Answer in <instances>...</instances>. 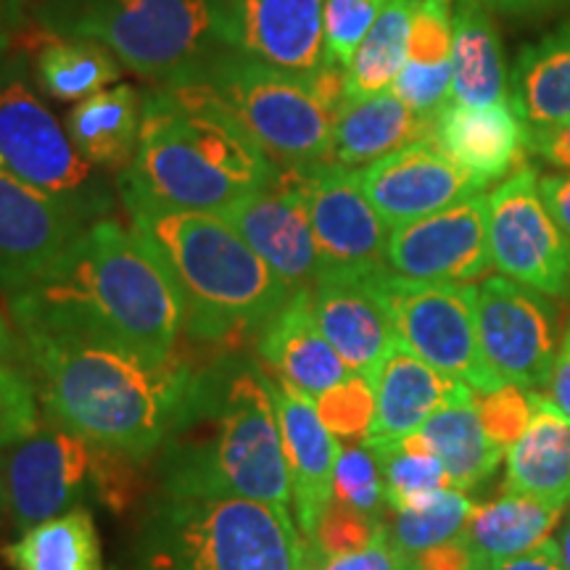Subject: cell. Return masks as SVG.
Instances as JSON below:
<instances>
[{"mask_svg": "<svg viewBox=\"0 0 570 570\" xmlns=\"http://www.w3.org/2000/svg\"><path fill=\"white\" fill-rule=\"evenodd\" d=\"M489 196L473 194L389 233L386 265L391 273L428 283H481L489 277L487 233Z\"/></svg>", "mask_w": 570, "mask_h": 570, "instance_id": "cell-16", "label": "cell"}, {"mask_svg": "<svg viewBox=\"0 0 570 570\" xmlns=\"http://www.w3.org/2000/svg\"><path fill=\"white\" fill-rule=\"evenodd\" d=\"M381 294L399 346L452 381L465 383L475 394H491L504 386L479 341L475 283L410 281L386 269L381 275Z\"/></svg>", "mask_w": 570, "mask_h": 570, "instance_id": "cell-9", "label": "cell"}, {"mask_svg": "<svg viewBox=\"0 0 570 570\" xmlns=\"http://www.w3.org/2000/svg\"><path fill=\"white\" fill-rule=\"evenodd\" d=\"M415 0H386L346 71V98H365L394 88L407 59Z\"/></svg>", "mask_w": 570, "mask_h": 570, "instance_id": "cell-35", "label": "cell"}, {"mask_svg": "<svg viewBox=\"0 0 570 570\" xmlns=\"http://www.w3.org/2000/svg\"><path fill=\"white\" fill-rule=\"evenodd\" d=\"M475 404H479L483 431L502 449H510L515 444L533 417L531 391L510 386V383L491 391V394H479L475 396Z\"/></svg>", "mask_w": 570, "mask_h": 570, "instance_id": "cell-43", "label": "cell"}, {"mask_svg": "<svg viewBox=\"0 0 570 570\" xmlns=\"http://www.w3.org/2000/svg\"><path fill=\"white\" fill-rule=\"evenodd\" d=\"M19 333L96 338L151 360H173L185 331L180 291L135 230L98 219L61 259L9 296Z\"/></svg>", "mask_w": 570, "mask_h": 570, "instance_id": "cell-1", "label": "cell"}, {"mask_svg": "<svg viewBox=\"0 0 570 570\" xmlns=\"http://www.w3.org/2000/svg\"><path fill=\"white\" fill-rule=\"evenodd\" d=\"M40 425V396L32 373L17 356L0 354V449L27 439Z\"/></svg>", "mask_w": 570, "mask_h": 570, "instance_id": "cell-39", "label": "cell"}, {"mask_svg": "<svg viewBox=\"0 0 570 570\" xmlns=\"http://www.w3.org/2000/svg\"><path fill=\"white\" fill-rule=\"evenodd\" d=\"M452 13L454 0H415L407 59L391 88L428 119H436L452 90Z\"/></svg>", "mask_w": 570, "mask_h": 570, "instance_id": "cell-28", "label": "cell"}, {"mask_svg": "<svg viewBox=\"0 0 570 570\" xmlns=\"http://www.w3.org/2000/svg\"><path fill=\"white\" fill-rule=\"evenodd\" d=\"M475 570H568L566 562L560 558L558 541L547 539L539 547H533L531 552L518 554L510 560H497V562H475Z\"/></svg>", "mask_w": 570, "mask_h": 570, "instance_id": "cell-48", "label": "cell"}, {"mask_svg": "<svg viewBox=\"0 0 570 570\" xmlns=\"http://www.w3.org/2000/svg\"><path fill=\"white\" fill-rule=\"evenodd\" d=\"M6 560L13 570H104L101 539L82 508L21 531L6 547Z\"/></svg>", "mask_w": 570, "mask_h": 570, "instance_id": "cell-33", "label": "cell"}, {"mask_svg": "<svg viewBox=\"0 0 570 570\" xmlns=\"http://www.w3.org/2000/svg\"><path fill=\"white\" fill-rule=\"evenodd\" d=\"M386 269L320 273L309 291L312 312L323 336L346 367L370 383H375L381 367L399 346L386 298L381 294V275Z\"/></svg>", "mask_w": 570, "mask_h": 570, "instance_id": "cell-19", "label": "cell"}, {"mask_svg": "<svg viewBox=\"0 0 570 570\" xmlns=\"http://www.w3.org/2000/svg\"><path fill=\"white\" fill-rule=\"evenodd\" d=\"M544 396L550 399L552 407H558L570 420V331L562 341L558 360H554L550 383H547Z\"/></svg>", "mask_w": 570, "mask_h": 570, "instance_id": "cell-50", "label": "cell"}, {"mask_svg": "<svg viewBox=\"0 0 570 570\" xmlns=\"http://www.w3.org/2000/svg\"><path fill=\"white\" fill-rule=\"evenodd\" d=\"M410 566L417 570H475V560L465 539H452L446 544L431 547V550L407 558Z\"/></svg>", "mask_w": 570, "mask_h": 570, "instance_id": "cell-47", "label": "cell"}, {"mask_svg": "<svg viewBox=\"0 0 570 570\" xmlns=\"http://www.w3.org/2000/svg\"><path fill=\"white\" fill-rule=\"evenodd\" d=\"M373 389L375 417L367 436L362 439L370 446L415 436L433 412L473 391L465 383L439 373L436 367L425 365L423 360H417L402 346L391 352L386 365L375 377Z\"/></svg>", "mask_w": 570, "mask_h": 570, "instance_id": "cell-24", "label": "cell"}, {"mask_svg": "<svg viewBox=\"0 0 570 570\" xmlns=\"http://www.w3.org/2000/svg\"><path fill=\"white\" fill-rule=\"evenodd\" d=\"M225 51L294 75L331 67L323 38L325 0H209Z\"/></svg>", "mask_w": 570, "mask_h": 570, "instance_id": "cell-15", "label": "cell"}, {"mask_svg": "<svg viewBox=\"0 0 570 570\" xmlns=\"http://www.w3.org/2000/svg\"><path fill=\"white\" fill-rule=\"evenodd\" d=\"M475 325L483 356L502 383L547 389L558 348L552 312L539 291L504 275L483 277L475 283Z\"/></svg>", "mask_w": 570, "mask_h": 570, "instance_id": "cell-12", "label": "cell"}, {"mask_svg": "<svg viewBox=\"0 0 570 570\" xmlns=\"http://www.w3.org/2000/svg\"><path fill=\"white\" fill-rule=\"evenodd\" d=\"M32 17L40 32L98 42L161 85L188 80L225 51L209 0H38Z\"/></svg>", "mask_w": 570, "mask_h": 570, "instance_id": "cell-8", "label": "cell"}, {"mask_svg": "<svg viewBox=\"0 0 570 570\" xmlns=\"http://www.w3.org/2000/svg\"><path fill=\"white\" fill-rule=\"evenodd\" d=\"M309 291L291 294L283 309L262 327L259 356L275 370L277 381L317 402L325 391L352 375V370L320 331Z\"/></svg>", "mask_w": 570, "mask_h": 570, "instance_id": "cell-23", "label": "cell"}, {"mask_svg": "<svg viewBox=\"0 0 570 570\" xmlns=\"http://www.w3.org/2000/svg\"><path fill=\"white\" fill-rule=\"evenodd\" d=\"M309 547L273 504L161 494L135 539V570H304Z\"/></svg>", "mask_w": 570, "mask_h": 570, "instance_id": "cell-6", "label": "cell"}, {"mask_svg": "<svg viewBox=\"0 0 570 570\" xmlns=\"http://www.w3.org/2000/svg\"><path fill=\"white\" fill-rule=\"evenodd\" d=\"M161 494L240 497L291 512L273 381L259 370L198 375L194 404L164 444Z\"/></svg>", "mask_w": 570, "mask_h": 570, "instance_id": "cell-4", "label": "cell"}, {"mask_svg": "<svg viewBox=\"0 0 570 570\" xmlns=\"http://www.w3.org/2000/svg\"><path fill=\"white\" fill-rule=\"evenodd\" d=\"M475 391H468L433 412L420 428V436L431 446L449 475V487L470 491L483 483L502 462L504 449L483 431Z\"/></svg>", "mask_w": 570, "mask_h": 570, "instance_id": "cell-32", "label": "cell"}, {"mask_svg": "<svg viewBox=\"0 0 570 570\" xmlns=\"http://www.w3.org/2000/svg\"><path fill=\"white\" fill-rule=\"evenodd\" d=\"M510 104L529 130L570 119V19L518 53Z\"/></svg>", "mask_w": 570, "mask_h": 570, "instance_id": "cell-29", "label": "cell"}, {"mask_svg": "<svg viewBox=\"0 0 570 570\" xmlns=\"http://www.w3.org/2000/svg\"><path fill=\"white\" fill-rule=\"evenodd\" d=\"M356 175L367 202L389 230L436 214L487 188L479 177L449 159L431 138L410 142L356 169Z\"/></svg>", "mask_w": 570, "mask_h": 570, "instance_id": "cell-18", "label": "cell"}, {"mask_svg": "<svg viewBox=\"0 0 570 570\" xmlns=\"http://www.w3.org/2000/svg\"><path fill=\"white\" fill-rule=\"evenodd\" d=\"M35 69L40 88L61 104H80L122 77V63L109 48L56 35H46V42L35 56Z\"/></svg>", "mask_w": 570, "mask_h": 570, "instance_id": "cell-34", "label": "cell"}, {"mask_svg": "<svg viewBox=\"0 0 570 570\" xmlns=\"http://www.w3.org/2000/svg\"><path fill=\"white\" fill-rule=\"evenodd\" d=\"M489 9L502 13H529V11H544L554 9V6L568 3V0H483Z\"/></svg>", "mask_w": 570, "mask_h": 570, "instance_id": "cell-52", "label": "cell"}, {"mask_svg": "<svg viewBox=\"0 0 570 570\" xmlns=\"http://www.w3.org/2000/svg\"><path fill=\"white\" fill-rule=\"evenodd\" d=\"M402 570H417V568H415V566H410V560L404 558V566H402Z\"/></svg>", "mask_w": 570, "mask_h": 570, "instance_id": "cell-56", "label": "cell"}, {"mask_svg": "<svg viewBox=\"0 0 570 570\" xmlns=\"http://www.w3.org/2000/svg\"><path fill=\"white\" fill-rule=\"evenodd\" d=\"M404 558L391 547L389 531H383L365 550L341 554V558H320L309 550L304 570H402Z\"/></svg>", "mask_w": 570, "mask_h": 570, "instance_id": "cell-45", "label": "cell"}, {"mask_svg": "<svg viewBox=\"0 0 570 570\" xmlns=\"http://www.w3.org/2000/svg\"><path fill=\"white\" fill-rule=\"evenodd\" d=\"M6 510L21 531L75 510L92 481V444L61 425H38L0 449Z\"/></svg>", "mask_w": 570, "mask_h": 570, "instance_id": "cell-13", "label": "cell"}, {"mask_svg": "<svg viewBox=\"0 0 570 570\" xmlns=\"http://www.w3.org/2000/svg\"><path fill=\"white\" fill-rule=\"evenodd\" d=\"M381 462L383 491H386V508L402 510L420 502L423 497L436 494L449 487V475L425 439L415 433L391 444H365Z\"/></svg>", "mask_w": 570, "mask_h": 570, "instance_id": "cell-37", "label": "cell"}, {"mask_svg": "<svg viewBox=\"0 0 570 570\" xmlns=\"http://www.w3.org/2000/svg\"><path fill=\"white\" fill-rule=\"evenodd\" d=\"M273 394L277 420H281L296 525L309 547L320 518L333 502V473H336L341 444L320 420L312 399L298 394L283 381H273Z\"/></svg>", "mask_w": 570, "mask_h": 570, "instance_id": "cell-21", "label": "cell"}, {"mask_svg": "<svg viewBox=\"0 0 570 570\" xmlns=\"http://www.w3.org/2000/svg\"><path fill=\"white\" fill-rule=\"evenodd\" d=\"M132 230L173 277L185 306V333L223 341L265 327L291 291L223 214L180 212L122 198Z\"/></svg>", "mask_w": 570, "mask_h": 570, "instance_id": "cell-5", "label": "cell"}, {"mask_svg": "<svg viewBox=\"0 0 570 570\" xmlns=\"http://www.w3.org/2000/svg\"><path fill=\"white\" fill-rule=\"evenodd\" d=\"M130 454L92 444V483L106 508L122 512L138 497V475H135Z\"/></svg>", "mask_w": 570, "mask_h": 570, "instance_id": "cell-44", "label": "cell"}, {"mask_svg": "<svg viewBox=\"0 0 570 570\" xmlns=\"http://www.w3.org/2000/svg\"><path fill=\"white\" fill-rule=\"evenodd\" d=\"M277 177L281 169L209 85L167 82L142 98L140 142L119 177V196L164 209L223 214Z\"/></svg>", "mask_w": 570, "mask_h": 570, "instance_id": "cell-3", "label": "cell"}, {"mask_svg": "<svg viewBox=\"0 0 570 570\" xmlns=\"http://www.w3.org/2000/svg\"><path fill=\"white\" fill-rule=\"evenodd\" d=\"M63 127L92 167L127 169L140 142L142 98L132 85H114L77 104Z\"/></svg>", "mask_w": 570, "mask_h": 570, "instance_id": "cell-30", "label": "cell"}, {"mask_svg": "<svg viewBox=\"0 0 570 570\" xmlns=\"http://www.w3.org/2000/svg\"><path fill=\"white\" fill-rule=\"evenodd\" d=\"M6 510V491H3V468H0V512Z\"/></svg>", "mask_w": 570, "mask_h": 570, "instance_id": "cell-55", "label": "cell"}, {"mask_svg": "<svg viewBox=\"0 0 570 570\" xmlns=\"http://www.w3.org/2000/svg\"><path fill=\"white\" fill-rule=\"evenodd\" d=\"M42 410L90 444L140 460L167 444L194 404L198 375L96 338L19 333Z\"/></svg>", "mask_w": 570, "mask_h": 570, "instance_id": "cell-2", "label": "cell"}, {"mask_svg": "<svg viewBox=\"0 0 570 570\" xmlns=\"http://www.w3.org/2000/svg\"><path fill=\"white\" fill-rule=\"evenodd\" d=\"M510 101L502 42L483 0H454L452 90L446 106H497Z\"/></svg>", "mask_w": 570, "mask_h": 570, "instance_id": "cell-26", "label": "cell"}, {"mask_svg": "<svg viewBox=\"0 0 570 570\" xmlns=\"http://www.w3.org/2000/svg\"><path fill=\"white\" fill-rule=\"evenodd\" d=\"M558 550H560V558H562V562H566V568L570 570V512H568V518L562 520V525H560V533H558Z\"/></svg>", "mask_w": 570, "mask_h": 570, "instance_id": "cell-54", "label": "cell"}, {"mask_svg": "<svg viewBox=\"0 0 570 570\" xmlns=\"http://www.w3.org/2000/svg\"><path fill=\"white\" fill-rule=\"evenodd\" d=\"M317 415L336 439H365L375 417V389L367 377L346 375L315 402Z\"/></svg>", "mask_w": 570, "mask_h": 570, "instance_id": "cell-40", "label": "cell"}, {"mask_svg": "<svg viewBox=\"0 0 570 570\" xmlns=\"http://www.w3.org/2000/svg\"><path fill=\"white\" fill-rule=\"evenodd\" d=\"M473 508L475 504L465 497V491L441 489L436 494L410 504V508L391 510L394 518H391V525L386 529L391 547L402 558H415V554L431 550V547L460 539Z\"/></svg>", "mask_w": 570, "mask_h": 570, "instance_id": "cell-36", "label": "cell"}, {"mask_svg": "<svg viewBox=\"0 0 570 570\" xmlns=\"http://www.w3.org/2000/svg\"><path fill=\"white\" fill-rule=\"evenodd\" d=\"M539 190L547 209H550L554 217V223H558L562 227V233L570 238V173L539 177Z\"/></svg>", "mask_w": 570, "mask_h": 570, "instance_id": "cell-49", "label": "cell"}, {"mask_svg": "<svg viewBox=\"0 0 570 570\" xmlns=\"http://www.w3.org/2000/svg\"><path fill=\"white\" fill-rule=\"evenodd\" d=\"M223 217L291 291L315 285L320 254L294 173H281L273 185L235 202Z\"/></svg>", "mask_w": 570, "mask_h": 570, "instance_id": "cell-20", "label": "cell"}, {"mask_svg": "<svg viewBox=\"0 0 570 570\" xmlns=\"http://www.w3.org/2000/svg\"><path fill=\"white\" fill-rule=\"evenodd\" d=\"M562 508L566 504L504 491L502 497L473 508L462 539L475 562L518 558L531 552L541 541L552 539V531L562 520Z\"/></svg>", "mask_w": 570, "mask_h": 570, "instance_id": "cell-31", "label": "cell"}, {"mask_svg": "<svg viewBox=\"0 0 570 570\" xmlns=\"http://www.w3.org/2000/svg\"><path fill=\"white\" fill-rule=\"evenodd\" d=\"M529 127L512 104L497 106H444L433 119V142L458 167L487 185L508 180L525 167Z\"/></svg>", "mask_w": 570, "mask_h": 570, "instance_id": "cell-22", "label": "cell"}, {"mask_svg": "<svg viewBox=\"0 0 570 570\" xmlns=\"http://www.w3.org/2000/svg\"><path fill=\"white\" fill-rule=\"evenodd\" d=\"M386 0H325L323 38L325 56L333 67L346 69L370 27L381 17Z\"/></svg>", "mask_w": 570, "mask_h": 570, "instance_id": "cell-41", "label": "cell"}, {"mask_svg": "<svg viewBox=\"0 0 570 570\" xmlns=\"http://www.w3.org/2000/svg\"><path fill=\"white\" fill-rule=\"evenodd\" d=\"M294 177L315 230L320 273H370L389 267L391 230L367 202L356 169L327 161L294 173Z\"/></svg>", "mask_w": 570, "mask_h": 570, "instance_id": "cell-14", "label": "cell"}, {"mask_svg": "<svg viewBox=\"0 0 570 570\" xmlns=\"http://www.w3.org/2000/svg\"><path fill=\"white\" fill-rule=\"evenodd\" d=\"M487 233L499 275L547 296L570 291V238L547 209L539 173L520 167L489 194Z\"/></svg>", "mask_w": 570, "mask_h": 570, "instance_id": "cell-11", "label": "cell"}, {"mask_svg": "<svg viewBox=\"0 0 570 570\" xmlns=\"http://www.w3.org/2000/svg\"><path fill=\"white\" fill-rule=\"evenodd\" d=\"M190 80L209 85L281 173H304L331 161L333 127L346 101V71L341 67L331 63L317 75H294L219 51L183 82Z\"/></svg>", "mask_w": 570, "mask_h": 570, "instance_id": "cell-7", "label": "cell"}, {"mask_svg": "<svg viewBox=\"0 0 570 570\" xmlns=\"http://www.w3.org/2000/svg\"><path fill=\"white\" fill-rule=\"evenodd\" d=\"M525 148L537 159L570 173V119L550 127H539V130H529Z\"/></svg>", "mask_w": 570, "mask_h": 570, "instance_id": "cell-46", "label": "cell"}, {"mask_svg": "<svg viewBox=\"0 0 570 570\" xmlns=\"http://www.w3.org/2000/svg\"><path fill=\"white\" fill-rule=\"evenodd\" d=\"M383 531H386L383 520L370 518L333 499L320 518L309 550L317 552L320 558H341V554L365 550Z\"/></svg>", "mask_w": 570, "mask_h": 570, "instance_id": "cell-42", "label": "cell"}, {"mask_svg": "<svg viewBox=\"0 0 570 570\" xmlns=\"http://www.w3.org/2000/svg\"><path fill=\"white\" fill-rule=\"evenodd\" d=\"M333 499L370 518L383 520L386 491H383L381 462L365 446V441L341 446L336 473H333Z\"/></svg>", "mask_w": 570, "mask_h": 570, "instance_id": "cell-38", "label": "cell"}, {"mask_svg": "<svg viewBox=\"0 0 570 570\" xmlns=\"http://www.w3.org/2000/svg\"><path fill=\"white\" fill-rule=\"evenodd\" d=\"M433 138V119L412 111L394 90L365 98H346L333 127L331 161L341 167H367L383 156Z\"/></svg>", "mask_w": 570, "mask_h": 570, "instance_id": "cell-25", "label": "cell"}, {"mask_svg": "<svg viewBox=\"0 0 570 570\" xmlns=\"http://www.w3.org/2000/svg\"><path fill=\"white\" fill-rule=\"evenodd\" d=\"M0 354H9V356H19V341L13 336L11 325L0 317Z\"/></svg>", "mask_w": 570, "mask_h": 570, "instance_id": "cell-53", "label": "cell"}, {"mask_svg": "<svg viewBox=\"0 0 570 570\" xmlns=\"http://www.w3.org/2000/svg\"><path fill=\"white\" fill-rule=\"evenodd\" d=\"M82 230L75 212L0 159V288L9 296L38 283Z\"/></svg>", "mask_w": 570, "mask_h": 570, "instance_id": "cell-17", "label": "cell"}, {"mask_svg": "<svg viewBox=\"0 0 570 570\" xmlns=\"http://www.w3.org/2000/svg\"><path fill=\"white\" fill-rule=\"evenodd\" d=\"M533 417L508 449L510 494L537 497L544 502H570V420L541 391H531Z\"/></svg>", "mask_w": 570, "mask_h": 570, "instance_id": "cell-27", "label": "cell"}, {"mask_svg": "<svg viewBox=\"0 0 570 570\" xmlns=\"http://www.w3.org/2000/svg\"><path fill=\"white\" fill-rule=\"evenodd\" d=\"M0 159L80 219L101 212L104 188L92 177V164L24 77L9 69L0 71Z\"/></svg>", "mask_w": 570, "mask_h": 570, "instance_id": "cell-10", "label": "cell"}, {"mask_svg": "<svg viewBox=\"0 0 570 570\" xmlns=\"http://www.w3.org/2000/svg\"><path fill=\"white\" fill-rule=\"evenodd\" d=\"M24 21V0H0V53L19 40Z\"/></svg>", "mask_w": 570, "mask_h": 570, "instance_id": "cell-51", "label": "cell"}]
</instances>
